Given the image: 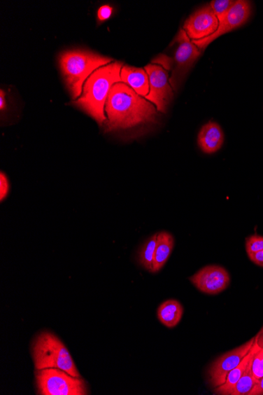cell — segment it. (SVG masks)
<instances>
[{
	"mask_svg": "<svg viewBox=\"0 0 263 395\" xmlns=\"http://www.w3.org/2000/svg\"><path fill=\"white\" fill-rule=\"evenodd\" d=\"M250 12H252V8H250V2L238 0L223 18V20L219 22L218 30L214 34L202 40L192 41L195 43L199 50H205L211 43L215 41L219 36L228 34L246 24L250 15Z\"/></svg>",
	"mask_w": 263,
	"mask_h": 395,
	"instance_id": "obj_10",
	"label": "cell"
},
{
	"mask_svg": "<svg viewBox=\"0 0 263 395\" xmlns=\"http://www.w3.org/2000/svg\"><path fill=\"white\" fill-rule=\"evenodd\" d=\"M149 77L150 92L145 97L156 106L159 111L165 113L170 104L173 92L169 81L168 71L158 64H148L145 67Z\"/></svg>",
	"mask_w": 263,
	"mask_h": 395,
	"instance_id": "obj_8",
	"label": "cell"
},
{
	"mask_svg": "<svg viewBox=\"0 0 263 395\" xmlns=\"http://www.w3.org/2000/svg\"><path fill=\"white\" fill-rule=\"evenodd\" d=\"M219 27L218 18L213 12L211 6L206 5L192 15L184 25L190 40L199 41L214 34Z\"/></svg>",
	"mask_w": 263,
	"mask_h": 395,
	"instance_id": "obj_11",
	"label": "cell"
},
{
	"mask_svg": "<svg viewBox=\"0 0 263 395\" xmlns=\"http://www.w3.org/2000/svg\"><path fill=\"white\" fill-rule=\"evenodd\" d=\"M113 13V8L109 5H104L98 10L97 17L100 22L108 20Z\"/></svg>",
	"mask_w": 263,
	"mask_h": 395,
	"instance_id": "obj_23",
	"label": "cell"
},
{
	"mask_svg": "<svg viewBox=\"0 0 263 395\" xmlns=\"http://www.w3.org/2000/svg\"><path fill=\"white\" fill-rule=\"evenodd\" d=\"M255 356V355H254ZM254 356L249 361L248 366L241 375L239 381L235 387L234 391L232 395H248L249 392L253 390V387L258 384L259 380L255 378L253 371V361Z\"/></svg>",
	"mask_w": 263,
	"mask_h": 395,
	"instance_id": "obj_17",
	"label": "cell"
},
{
	"mask_svg": "<svg viewBox=\"0 0 263 395\" xmlns=\"http://www.w3.org/2000/svg\"><path fill=\"white\" fill-rule=\"evenodd\" d=\"M32 354L36 370L59 368L80 377L68 349L59 338L49 331H42L34 338Z\"/></svg>",
	"mask_w": 263,
	"mask_h": 395,
	"instance_id": "obj_4",
	"label": "cell"
},
{
	"mask_svg": "<svg viewBox=\"0 0 263 395\" xmlns=\"http://www.w3.org/2000/svg\"><path fill=\"white\" fill-rule=\"evenodd\" d=\"M235 2L232 1V0H214V1L211 2V8L218 18L219 22L223 20Z\"/></svg>",
	"mask_w": 263,
	"mask_h": 395,
	"instance_id": "obj_19",
	"label": "cell"
},
{
	"mask_svg": "<svg viewBox=\"0 0 263 395\" xmlns=\"http://www.w3.org/2000/svg\"><path fill=\"white\" fill-rule=\"evenodd\" d=\"M255 341V337H253L252 340L242 344L239 347L228 351L212 362L208 373L211 387L217 388L225 384L229 373L240 365L252 349Z\"/></svg>",
	"mask_w": 263,
	"mask_h": 395,
	"instance_id": "obj_7",
	"label": "cell"
},
{
	"mask_svg": "<svg viewBox=\"0 0 263 395\" xmlns=\"http://www.w3.org/2000/svg\"><path fill=\"white\" fill-rule=\"evenodd\" d=\"M257 343H258L260 348L263 349V327L256 335Z\"/></svg>",
	"mask_w": 263,
	"mask_h": 395,
	"instance_id": "obj_27",
	"label": "cell"
},
{
	"mask_svg": "<svg viewBox=\"0 0 263 395\" xmlns=\"http://www.w3.org/2000/svg\"><path fill=\"white\" fill-rule=\"evenodd\" d=\"M260 346L257 343L256 336L255 341L253 344L252 349L249 351V353L240 363V365L236 366L234 370L229 373L227 376V380H225V384L220 387L215 388V394L218 395H232V393L234 391L235 387L237 382L241 377V375L246 371L249 361L253 359L254 355L256 354L257 351L259 350Z\"/></svg>",
	"mask_w": 263,
	"mask_h": 395,
	"instance_id": "obj_14",
	"label": "cell"
},
{
	"mask_svg": "<svg viewBox=\"0 0 263 395\" xmlns=\"http://www.w3.org/2000/svg\"><path fill=\"white\" fill-rule=\"evenodd\" d=\"M37 391L41 395H87L89 389L85 380L75 377L59 368L36 370Z\"/></svg>",
	"mask_w": 263,
	"mask_h": 395,
	"instance_id": "obj_6",
	"label": "cell"
},
{
	"mask_svg": "<svg viewBox=\"0 0 263 395\" xmlns=\"http://www.w3.org/2000/svg\"><path fill=\"white\" fill-rule=\"evenodd\" d=\"M174 41L178 43L174 58L171 59L165 55H160L159 58L154 60L153 62L164 66L166 71H171L173 66L171 77L169 81L173 90L177 91L187 74L201 55V51L190 39L184 29L180 30Z\"/></svg>",
	"mask_w": 263,
	"mask_h": 395,
	"instance_id": "obj_5",
	"label": "cell"
},
{
	"mask_svg": "<svg viewBox=\"0 0 263 395\" xmlns=\"http://www.w3.org/2000/svg\"><path fill=\"white\" fill-rule=\"evenodd\" d=\"M253 371L255 378L260 380L263 377V349L260 348L254 356Z\"/></svg>",
	"mask_w": 263,
	"mask_h": 395,
	"instance_id": "obj_21",
	"label": "cell"
},
{
	"mask_svg": "<svg viewBox=\"0 0 263 395\" xmlns=\"http://www.w3.org/2000/svg\"><path fill=\"white\" fill-rule=\"evenodd\" d=\"M263 250V237L254 235L246 238V251L248 255Z\"/></svg>",
	"mask_w": 263,
	"mask_h": 395,
	"instance_id": "obj_20",
	"label": "cell"
},
{
	"mask_svg": "<svg viewBox=\"0 0 263 395\" xmlns=\"http://www.w3.org/2000/svg\"><path fill=\"white\" fill-rule=\"evenodd\" d=\"M190 280L200 292L208 296H217L227 290L230 284L227 269L218 265H208L200 269Z\"/></svg>",
	"mask_w": 263,
	"mask_h": 395,
	"instance_id": "obj_9",
	"label": "cell"
},
{
	"mask_svg": "<svg viewBox=\"0 0 263 395\" xmlns=\"http://www.w3.org/2000/svg\"><path fill=\"white\" fill-rule=\"evenodd\" d=\"M59 66L72 98L77 99L90 75L99 68L111 64L112 59L87 50H70L59 55Z\"/></svg>",
	"mask_w": 263,
	"mask_h": 395,
	"instance_id": "obj_3",
	"label": "cell"
},
{
	"mask_svg": "<svg viewBox=\"0 0 263 395\" xmlns=\"http://www.w3.org/2000/svg\"><path fill=\"white\" fill-rule=\"evenodd\" d=\"M10 192V184L7 176L1 172L0 174V200H3L8 197Z\"/></svg>",
	"mask_w": 263,
	"mask_h": 395,
	"instance_id": "obj_22",
	"label": "cell"
},
{
	"mask_svg": "<svg viewBox=\"0 0 263 395\" xmlns=\"http://www.w3.org/2000/svg\"><path fill=\"white\" fill-rule=\"evenodd\" d=\"M248 395H263V377L259 381Z\"/></svg>",
	"mask_w": 263,
	"mask_h": 395,
	"instance_id": "obj_25",
	"label": "cell"
},
{
	"mask_svg": "<svg viewBox=\"0 0 263 395\" xmlns=\"http://www.w3.org/2000/svg\"><path fill=\"white\" fill-rule=\"evenodd\" d=\"M123 66L122 62H115L94 71L86 80L83 94L74 102L75 105L95 119L99 125L108 121L104 114L106 99L111 88L116 83H122Z\"/></svg>",
	"mask_w": 263,
	"mask_h": 395,
	"instance_id": "obj_2",
	"label": "cell"
},
{
	"mask_svg": "<svg viewBox=\"0 0 263 395\" xmlns=\"http://www.w3.org/2000/svg\"><path fill=\"white\" fill-rule=\"evenodd\" d=\"M183 306L177 300L170 299L162 303L157 310L159 321L168 328L178 326L183 319Z\"/></svg>",
	"mask_w": 263,
	"mask_h": 395,
	"instance_id": "obj_16",
	"label": "cell"
},
{
	"mask_svg": "<svg viewBox=\"0 0 263 395\" xmlns=\"http://www.w3.org/2000/svg\"><path fill=\"white\" fill-rule=\"evenodd\" d=\"M224 143V133L218 123L209 122L204 125L198 135V146L206 154L218 151Z\"/></svg>",
	"mask_w": 263,
	"mask_h": 395,
	"instance_id": "obj_12",
	"label": "cell"
},
{
	"mask_svg": "<svg viewBox=\"0 0 263 395\" xmlns=\"http://www.w3.org/2000/svg\"><path fill=\"white\" fill-rule=\"evenodd\" d=\"M248 257L250 261H253L256 265L263 268V250L249 254Z\"/></svg>",
	"mask_w": 263,
	"mask_h": 395,
	"instance_id": "obj_24",
	"label": "cell"
},
{
	"mask_svg": "<svg viewBox=\"0 0 263 395\" xmlns=\"http://www.w3.org/2000/svg\"><path fill=\"white\" fill-rule=\"evenodd\" d=\"M7 108V103H6L5 92L3 90L0 91V110L2 111Z\"/></svg>",
	"mask_w": 263,
	"mask_h": 395,
	"instance_id": "obj_26",
	"label": "cell"
},
{
	"mask_svg": "<svg viewBox=\"0 0 263 395\" xmlns=\"http://www.w3.org/2000/svg\"><path fill=\"white\" fill-rule=\"evenodd\" d=\"M122 83L128 85L138 95L146 97L150 92L149 77L145 69L123 66Z\"/></svg>",
	"mask_w": 263,
	"mask_h": 395,
	"instance_id": "obj_13",
	"label": "cell"
},
{
	"mask_svg": "<svg viewBox=\"0 0 263 395\" xmlns=\"http://www.w3.org/2000/svg\"><path fill=\"white\" fill-rule=\"evenodd\" d=\"M157 109L152 102L122 83L111 88L106 99L105 111L108 131L129 129L141 124L157 122Z\"/></svg>",
	"mask_w": 263,
	"mask_h": 395,
	"instance_id": "obj_1",
	"label": "cell"
},
{
	"mask_svg": "<svg viewBox=\"0 0 263 395\" xmlns=\"http://www.w3.org/2000/svg\"><path fill=\"white\" fill-rule=\"evenodd\" d=\"M158 234L154 235L148 238L147 242L143 244L139 254V261L143 268L150 272L152 271L154 256L156 244H157Z\"/></svg>",
	"mask_w": 263,
	"mask_h": 395,
	"instance_id": "obj_18",
	"label": "cell"
},
{
	"mask_svg": "<svg viewBox=\"0 0 263 395\" xmlns=\"http://www.w3.org/2000/svg\"><path fill=\"white\" fill-rule=\"evenodd\" d=\"M174 247V238L168 232L162 231L158 233L157 244H156L152 273H156L164 267L172 254Z\"/></svg>",
	"mask_w": 263,
	"mask_h": 395,
	"instance_id": "obj_15",
	"label": "cell"
}]
</instances>
